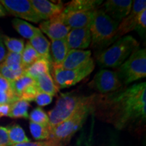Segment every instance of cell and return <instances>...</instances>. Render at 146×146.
<instances>
[{"label":"cell","instance_id":"cell-1","mask_svg":"<svg viewBox=\"0 0 146 146\" xmlns=\"http://www.w3.org/2000/svg\"><path fill=\"white\" fill-rule=\"evenodd\" d=\"M93 113L117 129L145 122L146 83H137L104 95H97Z\"/></svg>","mask_w":146,"mask_h":146},{"label":"cell","instance_id":"cell-2","mask_svg":"<svg viewBox=\"0 0 146 146\" xmlns=\"http://www.w3.org/2000/svg\"><path fill=\"white\" fill-rule=\"evenodd\" d=\"M119 23L108 16L101 8L95 10L89 27L91 37V47L94 49H102L116 41V35Z\"/></svg>","mask_w":146,"mask_h":146},{"label":"cell","instance_id":"cell-3","mask_svg":"<svg viewBox=\"0 0 146 146\" xmlns=\"http://www.w3.org/2000/svg\"><path fill=\"white\" fill-rule=\"evenodd\" d=\"M139 47V43L131 35L123 36L97 56L98 64L105 68H118Z\"/></svg>","mask_w":146,"mask_h":146},{"label":"cell","instance_id":"cell-4","mask_svg":"<svg viewBox=\"0 0 146 146\" xmlns=\"http://www.w3.org/2000/svg\"><path fill=\"white\" fill-rule=\"evenodd\" d=\"M96 94L85 96L72 93L61 94L54 108L49 111V128L52 129L72 116L78 110L91 102Z\"/></svg>","mask_w":146,"mask_h":146},{"label":"cell","instance_id":"cell-5","mask_svg":"<svg viewBox=\"0 0 146 146\" xmlns=\"http://www.w3.org/2000/svg\"><path fill=\"white\" fill-rule=\"evenodd\" d=\"M96 97L97 94L94 99L78 110L71 117L50 129V139L56 140L64 145L68 142L83 127L89 114L93 113Z\"/></svg>","mask_w":146,"mask_h":146},{"label":"cell","instance_id":"cell-6","mask_svg":"<svg viewBox=\"0 0 146 146\" xmlns=\"http://www.w3.org/2000/svg\"><path fill=\"white\" fill-rule=\"evenodd\" d=\"M116 74L126 87L146 76V50L138 49L118 67Z\"/></svg>","mask_w":146,"mask_h":146},{"label":"cell","instance_id":"cell-7","mask_svg":"<svg viewBox=\"0 0 146 146\" xmlns=\"http://www.w3.org/2000/svg\"><path fill=\"white\" fill-rule=\"evenodd\" d=\"M95 68L93 58H90L83 66L73 70H63L60 68H52L53 79L58 89L68 88L83 81L87 77Z\"/></svg>","mask_w":146,"mask_h":146},{"label":"cell","instance_id":"cell-8","mask_svg":"<svg viewBox=\"0 0 146 146\" xmlns=\"http://www.w3.org/2000/svg\"><path fill=\"white\" fill-rule=\"evenodd\" d=\"M89 87L101 95H104L119 90L123 87V84L116 72L102 69L94 76Z\"/></svg>","mask_w":146,"mask_h":146},{"label":"cell","instance_id":"cell-9","mask_svg":"<svg viewBox=\"0 0 146 146\" xmlns=\"http://www.w3.org/2000/svg\"><path fill=\"white\" fill-rule=\"evenodd\" d=\"M0 3L7 13L18 19H25L34 23H39L41 21L35 12L31 0H0Z\"/></svg>","mask_w":146,"mask_h":146},{"label":"cell","instance_id":"cell-10","mask_svg":"<svg viewBox=\"0 0 146 146\" xmlns=\"http://www.w3.org/2000/svg\"><path fill=\"white\" fill-rule=\"evenodd\" d=\"M146 9L145 0H135L133 1L131 10L127 17L122 20L118 25L116 39L123 36L128 33L136 30L138 25V16L142 10Z\"/></svg>","mask_w":146,"mask_h":146},{"label":"cell","instance_id":"cell-11","mask_svg":"<svg viewBox=\"0 0 146 146\" xmlns=\"http://www.w3.org/2000/svg\"><path fill=\"white\" fill-rule=\"evenodd\" d=\"M132 5V0H108L100 8L112 19L120 23L130 13Z\"/></svg>","mask_w":146,"mask_h":146},{"label":"cell","instance_id":"cell-12","mask_svg":"<svg viewBox=\"0 0 146 146\" xmlns=\"http://www.w3.org/2000/svg\"><path fill=\"white\" fill-rule=\"evenodd\" d=\"M94 11H83V12H70L62 14L56 16L64 25L70 27V29H89L94 18Z\"/></svg>","mask_w":146,"mask_h":146},{"label":"cell","instance_id":"cell-13","mask_svg":"<svg viewBox=\"0 0 146 146\" xmlns=\"http://www.w3.org/2000/svg\"><path fill=\"white\" fill-rule=\"evenodd\" d=\"M39 30L46 34L52 41L66 39L71 30L70 27L64 25L57 17L47 20L39 25Z\"/></svg>","mask_w":146,"mask_h":146},{"label":"cell","instance_id":"cell-14","mask_svg":"<svg viewBox=\"0 0 146 146\" xmlns=\"http://www.w3.org/2000/svg\"><path fill=\"white\" fill-rule=\"evenodd\" d=\"M33 8L41 20H50L62 12V3H54L47 0H31Z\"/></svg>","mask_w":146,"mask_h":146},{"label":"cell","instance_id":"cell-15","mask_svg":"<svg viewBox=\"0 0 146 146\" xmlns=\"http://www.w3.org/2000/svg\"><path fill=\"white\" fill-rule=\"evenodd\" d=\"M91 52L89 50H70L63 62L52 68L73 70L83 66L90 60Z\"/></svg>","mask_w":146,"mask_h":146},{"label":"cell","instance_id":"cell-16","mask_svg":"<svg viewBox=\"0 0 146 146\" xmlns=\"http://www.w3.org/2000/svg\"><path fill=\"white\" fill-rule=\"evenodd\" d=\"M67 44L70 50L86 49L91 45V37L89 29H71L66 37Z\"/></svg>","mask_w":146,"mask_h":146},{"label":"cell","instance_id":"cell-17","mask_svg":"<svg viewBox=\"0 0 146 146\" xmlns=\"http://www.w3.org/2000/svg\"><path fill=\"white\" fill-rule=\"evenodd\" d=\"M70 50L66 39L54 40L50 44V54L51 66L52 68L58 66L63 62L66 56Z\"/></svg>","mask_w":146,"mask_h":146},{"label":"cell","instance_id":"cell-18","mask_svg":"<svg viewBox=\"0 0 146 146\" xmlns=\"http://www.w3.org/2000/svg\"><path fill=\"white\" fill-rule=\"evenodd\" d=\"M103 1L100 0H73L64 4L62 14L70 12L94 11L100 8Z\"/></svg>","mask_w":146,"mask_h":146},{"label":"cell","instance_id":"cell-19","mask_svg":"<svg viewBox=\"0 0 146 146\" xmlns=\"http://www.w3.org/2000/svg\"><path fill=\"white\" fill-rule=\"evenodd\" d=\"M29 43L35 49L36 53L41 58L46 59L51 64V58L50 54V42L47 40L43 33L35 36L29 40Z\"/></svg>","mask_w":146,"mask_h":146},{"label":"cell","instance_id":"cell-20","mask_svg":"<svg viewBox=\"0 0 146 146\" xmlns=\"http://www.w3.org/2000/svg\"><path fill=\"white\" fill-rule=\"evenodd\" d=\"M38 90L50 96H55L59 92V89L54 83L50 72L44 73L35 79Z\"/></svg>","mask_w":146,"mask_h":146},{"label":"cell","instance_id":"cell-21","mask_svg":"<svg viewBox=\"0 0 146 146\" xmlns=\"http://www.w3.org/2000/svg\"><path fill=\"white\" fill-rule=\"evenodd\" d=\"M12 27L23 37L30 40L35 36L42 33L39 28L34 27L23 20L14 18L12 21Z\"/></svg>","mask_w":146,"mask_h":146},{"label":"cell","instance_id":"cell-22","mask_svg":"<svg viewBox=\"0 0 146 146\" xmlns=\"http://www.w3.org/2000/svg\"><path fill=\"white\" fill-rule=\"evenodd\" d=\"M51 67L52 66L50 62L44 58H40L35 62L25 69V74L35 80L41 74L50 72Z\"/></svg>","mask_w":146,"mask_h":146},{"label":"cell","instance_id":"cell-23","mask_svg":"<svg viewBox=\"0 0 146 146\" xmlns=\"http://www.w3.org/2000/svg\"><path fill=\"white\" fill-rule=\"evenodd\" d=\"M10 146L30 142L31 140L25 134V131L19 125L15 124L7 127Z\"/></svg>","mask_w":146,"mask_h":146},{"label":"cell","instance_id":"cell-24","mask_svg":"<svg viewBox=\"0 0 146 146\" xmlns=\"http://www.w3.org/2000/svg\"><path fill=\"white\" fill-rule=\"evenodd\" d=\"M29 102L23 100H18L11 104L10 112L8 117L12 118H29L28 110Z\"/></svg>","mask_w":146,"mask_h":146},{"label":"cell","instance_id":"cell-25","mask_svg":"<svg viewBox=\"0 0 146 146\" xmlns=\"http://www.w3.org/2000/svg\"><path fill=\"white\" fill-rule=\"evenodd\" d=\"M14 94L19 99L21 95L24 91L30 85L36 83V81L30 76L24 74L23 76L18 78L15 81L11 82Z\"/></svg>","mask_w":146,"mask_h":146},{"label":"cell","instance_id":"cell-26","mask_svg":"<svg viewBox=\"0 0 146 146\" xmlns=\"http://www.w3.org/2000/svg\"><path fill=\"white\" fill-rule=\"evenodd\" d=\"M21 56L22 62L25 69L32 65L41 58L29 41L25 46L23 52L21 54Z\"/></svg>","mask_w":146,"mask_h":146},{"label":"cell","instance_id":"cell-27","mask_svg":"<svg viewBox=\"0 0 146 146\" xmlns=\"http://www.w3.org/2000/svg\"><path fill=\"white\" fill-rule=\"evenodd\" d=\"M3 44L8 49V52L21 54L25 48V42L23 39H16L3 35Z\"/></svg>","mask_w":146,"mask_h":146},{"label":"cell","instance_id":"cell-28","mask_svg":"<svg viewBox=\"0 0 146 146\" xmlns=\"http://www.w3.org/2000/svg\"><path fill=\"white\" fill-rule=\"evenodd\" d=\"M2 63L11 70L15 71L25 70L22 62L21 54H20L8 52Z\"/></svg>","mask_w":146,"mask_h":146},{"label":"cell","instance_id":"cell-29","mask_svg":"<svg viewBox=\"0 0 146 146\" xmlns=\"http://www.w3.org/2000/svg\"><path fill=\"white\" fill-rule=\"evenodd\" d=\"M30 131L32 136L36 140H48L50 138V129L49 127L38 125L30 122Z\"/></svg>","mask_w":146,"mask_h":146},{"label":"cell","instance_id":"cell-30","mask_svg":"<svg viewBox=\"0 0 146 146\" xmlns=\"http://www.w3.org/2000/svg\"><path fill=\"white\" fill-rule=\"evenodd\" d=\"M29 118L32 123L49 127V117L47 114L40 107L36 108L31 112Z\"/></svg>","mask_w":146,"mask_h":146},{"label":"cell","instance_id":"cell-31","mask_svg":"<svg viewBox=\"0 0 146 146\" xmlns=\"http://www.w3.org/2000/svg\"><path fill=\"white\" fill-rule=\"evenodd\" d=\"M25 70L17 71L11 70L3 63L0 64V74L11 82L15 81L21 76H23L25 74Z\"/></svg>","mask_w":146,"mask_h":146},{"label":"cell","instance_id":"cell-32","mask_svg":"<svg viewBox=\"0 0 146 146\" xmlns=\"http://www.w3.org/2000/svg\"><path fill=\"white\" fill-rule=\"evenodd\" d=\"M12 146H64L60 142L54 139H48L42 141L36 142H27V143H23Z\"/></svg>","mask_w":146,"mask_h":146},{"label":"cell","instance_id":"cell-33","mask_svg":"<svg viewBox=\"0 0 146 146\" xmlns=\"http://www.w3.org/2000/svg\"><path fill=\"white\" fill-rule=\"evenodd\" d=\"M0 90L3 91V92L8 94L9 96L12 97V98L18 99L14 94L11 81H8V79L3 77L1 74H0Z\"/></svg>","mask_w":146,"mask_h":146},{"label":"cell","instance_id":"cell-34","mask_svg":"<svg viewBox=\"0 0 146 146\" xmlns=\"http://www.w3.org/2000/svg\"><path fill=\"white\" fill-rule=\"evenodd\" d=\"M52 100L53 97L52 96L45 94V93L39 91L38 94H36L34 101L39 106H45L50 104L52 102Z\"/></svg>","mask_w":146,"mask_h":146},{"label":"cell","instance_id":"cell-35","mask_svg":"<svg viewBox=\"0 0 146 146\" xmlns=\"http://www.w3.org/2000/svg\"><path fill=\"white\" fill-rule=\"evenodd\" d=\"M146 28V9L142 10L138 16V25L136 30L142 33H145Z\"/></svg>","mask_w":146,"mask_h":146},{"label":"cell","instance_id":"cell-36","mask_svg":"<svg viewBox=\"0 0 146 146\" xmlns=\"http://www.w3.org/2000/svg\"><path fill=\"white\" fill-rule=\"evenodd\" d=\"M0 146H10L7 127H0Z\"/></svg>","mask_w":146,"mask_h":146},{"label":"cell","instance_id":"cell-37","mask_svg":"<svg viewBox=\"0 0 146 146\" xmlns=\"http://www.w3.org/2000/svg\"><path fill=\"white\" fill-rule=\"evenodd\" d=\"M19 99H16V98H12L9 96L8 94L3 92L1 90H0V104H12L14 102Z\"/></svg>","mask_w":146,"mask_h":146},{"label":"cell","instance_id":"cell-38","mask_svg":"<svg viewBox=\"0 0 146 146\" xmlns=\"http://www.w3.org/2000/svg\"><path fill=\"white\" fill-rule=\"evenodd\" d=\"M6 54V50L3 42V35L0 33V64L3 62Z\"/></svg>","mask_w":146,"mask_h":146},{"label":"cell","instance_id":"cell-39","mask_svg":"<svg viewBox=\"0 0 146 146\" xmlns=\"http://www.w3.org/2000/svg\"><path fill=\"white\" fill-rule=\"evenodd\" d=\"M11 104H0V118L3 116H8L10 112Z\"/></svg>","mask_w":146,"mask_h":146},{"label":"cell","instance_id":"cell-40","mask_svg":"<svg viewBox=\"0 0 146 146\" xmlns=\"http://www.w3.org/2000/svg\"><path fill=\"white\" fill-rule=\"evenodd\" d=\"M7 14L6 10H5V8H3L2 5L0 3V17H3V16H5Z\"/></svg>","mask_w":146,"mask_h":146},{"label":"cell","instance_id":"cell-41","mask_svg":"<svg viewBox=\"0 0 146 146\" xmlns=\"http://www.w3.org/2000/svg\"><path fill=\"white\" fill-rule=\"evenodd\" d=\"M85 144V146H91L90 142H86Z\"/></svg>","mask_w":146,"mask_h":146}]
</instances>
